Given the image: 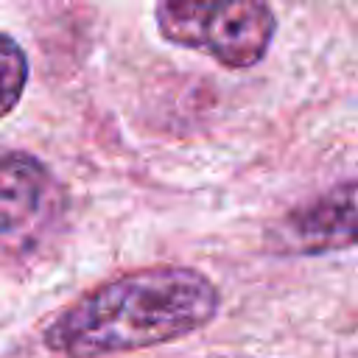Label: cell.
Segmentation results:
<instances>
[{
    "label": "cell",
    "instance_id": "6da1fadb",
    "mask_svg": "<svg viewBox=\"0 0 358 358\" xmlns=\"http://www.w3.org/2000/svg\"><path fill=\"white\" fill-rule=\"evenodd\" d=\"M218 291L196 268L157 266L103 282L73 302L45 330V347L67 358L145 350L204 327Z\"/></svg>",
    "mask_w": 358,
    "mask_h": 358
},
{
    "label": "cell",
    "instance_id": "7a4b0ae2",
    "mask_svg": "<svg viewBox=\"0 0 358 358\" xmlns=\"http://www.w3.org/2000/svg\"><path fill=\"white\" fill-rule=\"evenodd\" d=\"M154 17L168 42L201 50L232 70L257 64L277 28L266 0H157Z\"/></svg>",
    "mask_w": 358,
    "mask_h": 358
},
{
    "label": "cell",
    "instance_id": "3957f363",
    "mask_svg": "<svg viewBox=\"0 0 358 358\" xmlns=\"http://www.w3.org/2000/svg\"><path fill=\"white\" fill-rule=\"evenodd\" d=\"M282 249L316 255L358 243V182H341L280 221Z\"/></svg>",
    "mask_w": 358,
    "mask_h": 358
},
{
    "label": "cell",
    "instance_id": "277c9868",
    "mask_svg": "<svg viewBox=\"0 0 358 358\" xmlns=\"http://www.w3.org/2000/svg\"><path fill=\"white\" fill-rule=\"evenodd\" d=\"M50 190L48 168L22 151H0V235L28 224Z\"/></svg>",
    "mask_w": 358,
    "mask_h": 358
},
{
    "label": "cell",
    "instance_id": "5b68a950",
    "mask_svg": "<svg viewBox=\"0 0 358 358\" xmlns=\"http://www.w3.org/2000/svg\"><path fill=\"white\" fill-rule=\"evenodd\" d=\"M25 81H28V59L22 48L11 36L0 34V117H6L17 106Z\"/></svg>",
    "mask_w": 358,
    "mask_h": 358
}]
</instances>
